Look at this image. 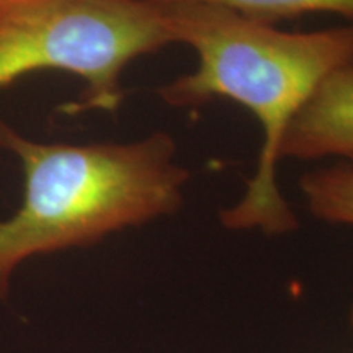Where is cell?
<instances>
[{"instance_id": "cell-1", "label": "cell", "mask_w": 353, "mask_h": 353, "mask_svg": "<svg viewBox=\"0 0 353 353\" xmlns=\"http://www.w3.org/2000/svg\"><path fill=\"white\" fill-rule=\"evenodd\" d=\"M174 43L192 48L196 69L159 88L167 105L198 107L228 99L262 126L257 169L239 203L224 210L229 229L285 234L296 216L278 187L280 148L291 121L329 74L353 63V23L317 32H285L211 3H161Z\"/></svg>"}, {"instance_id": "cell-2", "label": "cell", "mask_w": 353, "mask_h": 353, "mask_svg": "<svg viewBox=\"0 0 353 353\" xmlns=\"http://www.w3.org/2000/svg\"><path fill=\"white\" fill-rule=\"evenodd\" d=\"M0 149L23 172V200L0 219V299L34 255L95 244L174 214L190 176L164 131L130 143H39L0 118Z\"/></svg>"}, {"instance_id": "cell-3", "label": "cell", "mask_w": 353, "mask_h": 353, "mask_svg": "<svg viewBox=\"0 0 353 353\" xmlns=\"http://www.w3.org/2000/svg\"><path fill=\"white\" fill-rule=\"evenodd\" d=\"M172 43L164 8L152 0H50L0 20V87L63 70L87 87L69 112L114 113L126 65Z\"/></svg>"}, {"instance_id": "cell-4", "label": "cell", "mask_w": 353, "mask_h": 353, "mask_svg": "<svg viewBox=\"0 0 353 353\" xmlns=\"http://www.w3.org/2000/svg\"><path fill=\"white\" fill-rule=\"evenodd\" d=\"M342 159L353 167V63L329 74L286 131L280 159Z\"/></svg>"}, {"instance_id": "cell-5", "label": "cell", "mask_w": 353, "mask_h": 353, "mask_svg": "<svg viewBox=\"0 0 353 353\" xmlns=\"http://www.w3.org/2000/svg\"><path fill=\"white\" fill-rule=\"evenodd\" d=\"M299 188L309 211L322 221L353 226V167L337 164L307 172Z\"/></svg>"}, {"instance_id": "cell-6", "label": "cell", "mask_w": 353, "mask_h": 353, "mask_svg": "<svg viewBox=\"0 0 353 353\" xmlns=\"http://www.w3.org/2000/svg\"><path fill=\"white\" fill-rule=\"evenodd\" d=\"M152 2L211 3L272 25L280 20L296 19L309 13H334L353 23V0H152Z\"/></svg>"}, {"instance_id": "cell-7", "label": "cell", "mask_w": 353, "mask_h": 353, "mask_svg": "<svg viewBox=\"0 0 353 353\" xmlns=\"http://www.w3.org/2000/svg\"><path fill=\"white\" fill-rule=\"evenodd\" d=\"M44 2H50V0H0V20L23 12L26 8L41 6Z\"/></svg>"}, {"instance_id": "cell-8", "label": "cell", "mask_w": 353, "mask_h": 353, "mask_svg": "<svg viewBox=\"0 0 353 353\" xmlns=\"http://www.w3.org/2000/svg\"><path fill=\"white\" fill-rule=\"evenodd\" d=\"M350 317H352V324H353V307H352V314H350Z\"/></svg>"}]
</instances>
